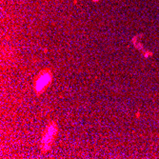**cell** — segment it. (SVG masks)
<instances>
[{
    "instance_id": "cell-1",
    "label": "cell",
    "mask_w": 159,
    "mask_h": 159,
    "mask_svg": "<svg viewBox=\"0 0 159 159\" xmlns=\"http://www.w3.org/2000/svg\"><path fill=\"white\" fill-rule=\"evenodd\" d=\"M52 80V75L50 71H44V73H41L39 76L37 77L35 84H34V90L36 93H41L45 90L46 87L50 84Z\"/></svg>"
},
{
    "instance_id": "cell-2",
    "label": "cell",
    "mask_w": 159,
    "mask_h": 159,
    "mask_svg": "<svg viewBox=\"0 0 159 159\" xmlns=\"http://www.w3.org/2000/svg\"><path fill=\"white\" fill-rule=\"evenodd\" d=\"M55 134H56V126L54 124H51L49 126V128L47 129L46 131V134L43 137V140H42V145H43V149L48 150L49 147L51 146V144L55 136Z\"/></svg>"
}]
</instances>
